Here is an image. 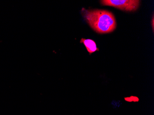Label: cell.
<instances>
[{
	"label": "cell",
	"mask_w": 154,
	"mask_h": 115,
	"mask_svg": "<svg viewBox=\"0 0 154 115\" xmlns=\"http://www.w3.org/2000/svg\"><path fill=\"white\" fill-rule=\"evenodd\" d=\"M81 14L91 28L99 34L112 32L117 23L114 14L103 9H86L83 8Z\"/></svg>",
	"instance_id": "obj_1"
},
{
	"label": "cell",
	"mask_w": 154,
	"mask_h": 115,
	"mask_svg": "<svg viewBox=\"0 0 154 115\" xmlns=\"http://www.w3.org/2000/svg\"><path fill=\"white\" fill-rule=\"evenodd\" d=\"M139 0H102L101 4L103 6H110L115 8L127 11L134 12L137 10L140 4Z\"/></svg>",
	"instance_id": "obj_2"
},
{
	"label": "cell",
	"mask_w": 154,
	"mask_h": 115,
	"mask_svg": "<svg viewBox=\"0 0 154 115\" xmlns=\"http://www.w3.org/2000/svg\"><path fill=\"white\" fill-rule=\"evenodd\" d=\"M80 41V43L84 44V45L85 46L87 51L90 54L97 51H99V49L97 47L96 42L90 39H86L85 38H81Z\"/></svg>",
	"instance_id": "obj_3"
},
{
	"label": "cell",
	"mask_w": 154,
	"mask_h": 115,
	"mask_svg": "<svg viewBox=\"0 0 154 115\" xmlns=\"http://www.w3.org/2000/svg\"><path fill=\"white\" fill-rule=\"evenodd\" d=\"M125 100L128 101H138V98L136 97H131L130 98H125Z\"/></svg>",
	"instance_id": "obj_4"
},
{
	"label": "cell",
	"mask_w": 154,
	"mask_h": 115,
	"mask_svg": "<svg viewBox=\"0 0 154 115\" xmlns=\"http://www.w3.org/2000/svg\"><path fill=\"white\" fill-rule=\"evenodd\" d=\"M152 28H153V31H154V17H153V19H152Z\"/></svg>",
	"instance_id": "obj_5"
}]
</instances>
